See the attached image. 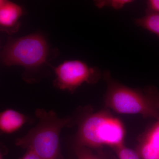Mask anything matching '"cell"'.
I'll list each match as a JSON object with an SVG mask.
<instances>
[{
  "label": "cell",
  "mask_w": 159,
  "mask_h": 159,
  "mask_svg": "<svg viewBox=\"0 0 159 159\" xmlns=\"http://www.w3.org/2000/svg\"><path fill=\"white\" fill-rule=\"evenodd\" d=\"M107 84L105 104L117 113L138 114L159 119V93L150 88L142 90L130 88L111 77L109 71L103 74Z\"/></svg>",
  "instance_id": "obj_1"
},
{
  "label": "cell",
  "mask_w": 159,
  "mask_h": 159,
  "mask_svg": "<svg viewBox=\"0 0 159 159\" xmlns=\"http://www.w3.org/2000/svg\"><path fill=\"white\" fill-rule=\"evenodd\" d=\"M39 122L25 135L16 140V145L33 150L41 159H59L61 130L71 119H60L53 111L38 109L35 112Z\"/></svg>",
  "instance_id": "obj_2"
},
{
  "label": "cell",
  "mask_w": 159,
  "mask_h": 159,
  "mask_svg": "<svg viewBox=\"0 0 159 159\" xmlns=\"http://www.w3.org/2000/svg\"><path fill=\"white\" fill-rule=\"evenodd\" d=\"M125 131L122 122L106 111L89 115L80 125L77 146L99 148L108 145L116 148L123 145Z\"/></svg>",
  "instance_id": "obj_3"
},
{
  "label": "cell",
  "mask_w": 159,
  "mask_h": 159,
  "mask_svg": "<svg viewBox=\"0 0 159 159\" xmlns=\"http://www.w3.org/2000/svg\"><path fill=\"white\" fill-rule=\"evenodd\" d=\"M49 56L47 41L36 34L10 39L0 54V58L5 65L20 66L28 69L42 66Z\"/></svg>",
  "instance_id": "obj_4"
},
{
  "label": "cell",
  "mask_w": 159,
  "mask_h": 159,
  "mask_svg": "<svg viewBox=\"0 0 159 159\" xmlns=\"http://www.w3.org/2000/svg\"><path fill=\"white\" fill-rule=\"evenodd\" d=\"M54 70L56 75L54 85L60 89L72 93L84 83L96 84L101 77L97 67L89 66L78 60L66 61Z\"/></svg>",
  "instance_id": "obj_5"
},
{
  "label": "cell",
  "mask_w": 159,
  "mask_h": 159,
  "mask_svg": "<svg viewBox=\"0 0 159 159\" xmlns=\"http://www.w3.org/2000/svg\"><path fill=\"white\" fill-rule=\"evenodd\" d=\"M24 11L20 6L10 1H4L0 6V31L12 34L18 31L20 19Z\"/></svg>",
  "instance_id": "obj_6"
},
{
  "label": "cell",
  "mask_w": 159,
  "mask_h": 159,
  "mask_svg": "<svg viewBox=\"0 0 159 159\" xmlns=\"http://www.w3.org/2000/svg\"><path fill=\"white\" fill-rule=\"evenodd\" d=\"M137 153L142 159H159V119L142 138Z\"/></svg>",
  "instance_id": "obj_7"
},
{
  "label": "cell",
  "mask_w": 159,
  "mask_h": 159,
  "mask_svg": "<svg viewBox=\"0 0 159 159\" xmlns=\"http://www.w3.org/2000/svg\"><path fill=\"white\" fill-rule=\"evenodd\" d=\"M27 121L25 115L13 109L0 112V134L14 133L21 128Z\"/></svg>",
  "instance_id": "obj_8"
},
{
  "label": "cell",
  "mask_w": 159,
  "mask_h": 159,
  "mask_svg": "<svg viewBox=\"0 0 159 159\" xmlns=\"http://www.w3.org/2000/svg\"><path fill=\"white\" fill-rule=\"evenodd\" d=\"M143 17L135 19L136 25L159 37V14L146 11Z\"/></svg>",
  "instance_id": "obj_9"
},
{
  "label": "cell",
  "mask_w": 159,
  "mask_h": 159,
  "mask_svg": "<svg viewBox=\"0 0 159 159\" xmlns=\"http://www.w3.org/2000/svg\"><path fill=\"white\" fill-rule=\"evenodd\" d=\"M134 2L132 0H99L95 1V4L99 9L109 6L115 9H120L123 8L125 5Z\"/></svg>",
  "instance_id": "obj_10"
},
{
  "label": "cell",
  "mask_w": 159,
  "mask_h": 159,
  "mask_svg": "<svg viewBox=\"0 0 159 159\" xmlns=\"http://www.w3.org/2000/svg\"><path fill=\"white\" fill-rule=\"evenodd\" d=\"M119 159H139L138 153L135 152L122 145L115 148Z\"/></svg>",
  "instance_id": "obj_11"
},
{
  "label": "cell",
  "mask_w": 159,
  "mask_h": 159,
  "mask_svg": "<svg viewBox=\"0 0 159 159\" xmlns=\"http://www.w3.org/2000/svg\"><path fill=\"white\" fill-rule=\"evenodd\" d=\"M75 152L78 159H99L86 147L77 146L75 149Z\"/></svg>",
  "instance_id": "obj_12"
},
{
  "label": "cell",
  "mask_w": 159,
  "mask_h": 159,
  "mask_svg": "<svg viewBox=\"0 0 159 159\" xmlns=\"http://www.w3.org/2000/svg\"><path fill=\"white\" fill-rule=\"evenodd\" d=\"M146 11L159 14V0H148L146 2Z\"/></svg>",
  "instance_id": "obj_13"
},
{
  "label": "cell",
  "mask_w": 159,
  "mask_h": 159,
  "mask_svg": "<svg viewBox=\"0 0 159 159\" xmlns=\"http://www.w3.org/2000/svg\"><path fill=\"white\" fill-rule=\"evenodd\" d=\"M19 159H41L36 152L28 149L25 154Z\"/></svg>",
  "instance_id": "obj_14"
},
{
  "label": "cell",
  "mask_w": 159,
  "mask_h": 159,
  "mask_svg": "<svg viewBox=\"0 0 159 159\" xmlns=\"http://www.w3.org/2000/svg\"><path fill=\"white\" fill-rule=\"evenodd\" d=\"M0 159H3V153L2 152L0 148Z\"/></svg>",
  "instance_id": "obj_15"
},
{
  "label": "cell",
  "mask_w": 159,
  "mask_h": 159,
  "mask_svg": "<svg viewBox=\"0 0 159 159\" xmlns=\"http://www.w3.org/2000/svg\"><path fill=\"white\" fill-rule=\"evenodd\" d=\"M4 0H0V6L3 4V3L4 2Z\"/></svg>",
  "instance_id": "obj_16"
}]
</instances>
